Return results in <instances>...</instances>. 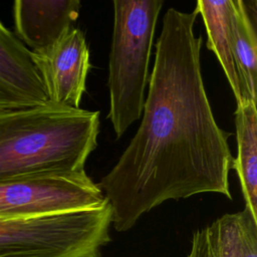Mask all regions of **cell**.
I'll use <instances>...</instances> for the list:
<instances>
[{
    "label": "cell",
    "instance_id": "1",
    "mask_svg": "<svg viewBox=\"0 0 257 257\" xmlns=\"http://www.w3.org/2000/svg\"><path fill=\"white\" fill-rule=\"evenodd\" d=\"M198 12L169 8L156 42L143 118L112 169L96 184L111 209V227L131 230L169 200L217 193L232 199L233 156L214 117L201 69Z\"/></svg>",
    "mask_w": 257,
    "mask_h": 257
},
{
    "label": "cell",
    "instance_id": "2",
    "mask_svg": "<svg viewBox=\"0 0 257 257\" xmlns=\"http://www.w3.org/2000/svg\"><path fill=\"white\" fill-rule=\"evenodd\" d=\"M98 133L99 111L50 101L0 109V181L83 171Z\"/></svg>",
    "mask_w": 257,
    "mask_h": 257
},
{
    "label": "cell",
    "instance_id": "3",
    "mask_svg": "<svg viewBox=\"0 0 257 257\" xmlns=\"http://www.w3.org/2000/svg\"><path fill=\"white\" fill-rule=\"evenodd\" d=\"M162 0H113L108 60L107 118L117 139L139 120L145 103L149 64Z\"/></svg>",
    "mask_w": 257,
    "mask_h": 257
},
{
    "label": "cell",
    "instance_id": "4",
    "mask_svg": "<svg viewBox=\"0 0 257 257\" xmlns=\"http://www.w3.org/2000/svg\"><path fill=\"white\" fill-rule=\"evenodd\" d=\"M108 203L66 213L0 220V257H101L110 242Z\"/></svg>",
    "mask_w": 257,
    "mask_h": 257
},
{
    "label": "cell",
    "instance_id": "5",
    "mask_svg": "<svg viewBox=\"0 0 257 257\" xmlns=\"http://www.w3.org/2000/svg\"><path fill=\"white\" fill-rule=\"evenodd\" d=\"M106 202L84 170L0 181V220L91 209Z\"/></svg>",
    "mask_w": 257,
    "mask_h": 257
},
{
    "label": "cell",
    "instance_id": "6",
    "mask_svg": "<svg viewBox=\"0 0 257 257\" xmlns=\"http://www.w3.org/2000/svg\"><path fill=\"white\" fill-rule=\"evenodd\" d=\"M50 102L80 108L90 68L84 33L72 27L48 48L32 52Z\"/></svg>",
    "mask_w": 257,
    "mask_h": 257
},
{
    "label": "cell",
    "instance_id": "7",
    "mask_svg": "<svg viewBox=\"0 0 257 257\" xmlns=\"http://www.w3.org/2000/svg\"><path fill=\"white\" fill-rule=\"evenodd\" d=\"M49 101L32 52L0 21V109Z\"/></svg>",
    "mask_w": 257,
    "mask_h": 257
},
{
    "label": "cell",
    "instance_id": "8",
    "mask_svg": "<svg viewBox=\"0 0 257 257\" xmlns=\"http://www.w3.org/2000/svg\"><path fill=\"white\" fill-rule=\"evenodd\" d=\"M78 0H16L15 36L31 51H42L66 33L79 15Z\"/></svg>",
    "mask_w": 257,
    "mask_h": 257
},
{
    "label": "cell",
    "instance_id": "9",
    "mask_svg": "<svg viewBox=\"0 0 257 257\" xmlns=\"http://www.w3.org/2000/svg\"><path fill=\"white\" fill-rule=\"evenodd\" d=\"M186 257H257V218L246 207L194 232Z\"/></svg>",
    "mask_w": 257,
    "mask_h": 257
},
{
    "label": "cell",
    "instance_id": "10",
    "mask_svg": "<svg viewBox=\"0 0 257 257\" xmlns=\"http://www.w3.org/2000/svg\"><path fill=\"white\" fill-rule=\"evenodd\" d=\"M232 2L233 56L241 92L240 102H256L257 2L255 0H232Z\"/></svg>",
    "mask_w": 257,
    "mask_h": 257
},
{
    "label": "cell",
    "instance_id": "11",
    "mask_svg": "<svg viewBox=\"0 0 257 257\" xmlns=\"http://www.w3.org/2000/svg\"><path fill=\"white\" fill-rule=\"evenodd\" d=\"M237 156L232 168L236 171L245 207L257 218V109L255 101L237 103L235 110Z\"/></svg>",
    "mask_w": 257,
    "mask_h": 257
},
{
    "label": "cell",
    "instance_id": "12",
    "mask_svg": "<svg viewBox=\"0 0 257 257\" xmlns=\"http://www.w3.org/2000/svg\"><path fill=\"white\" fill-rule=\"evenodd\" d=\"M195 10L203 18L206 32V46L217 56L237 103L241 101L238 74L233 56L232 0H199Z\"/></svg>",
    "mask_w": 257,
    "mask_h": 257
}]
</instances>
